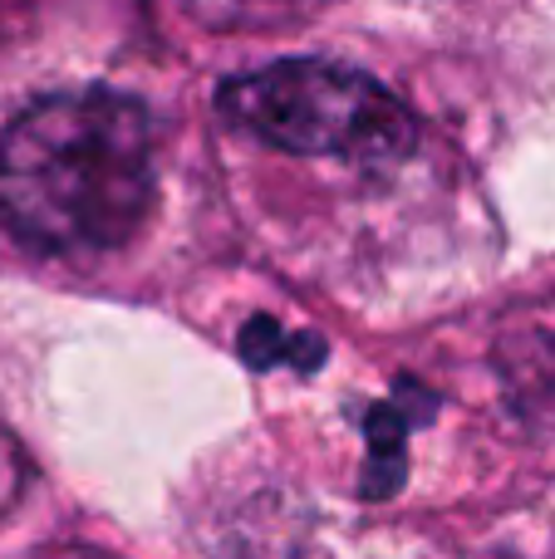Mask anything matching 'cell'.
Here are the masks:
<instances>
[{
    "label": "cell",
    "mask_w": 555,
    "mask_h": 559,
    "mask_svg": "<svg viewBox=\"0 0 555 559\" xmlns=\"http://www.w3.org/2000/svg\"><path fill=\"white\" fill-rule=\"evenodd\" d=\"M241 348H246V358H251L256 368H271V358H285L291 348H300L310 364H320V354H324V344H315V338H285V334H275L271 319H256V324L246 329Z\"/></svg>",
    "instance_id": "obj_3"
},
{
    "label": "cell",
    "mask_w": 555,
    "mask_h": 559,
    "mask_svg": "<svg viewBox=\"0 0 555 559\" xmlns=\"http://www.w3.org/2000/svg\"><path fill=\"white\" fill-rule=\"evenodd\" d=\"M222 114L291 157L393 167L418 147V118L379 79L324 59H281L226 79Z\"/></svg>",
    "instance_id": "obj_2"
},
{
    "label": "cell",
    "mask_w": 555,
    "mask_h": 559,
    "mask_svg": "<svg viewBox=\"0 0 555 559\" xmlns=\"http://www.w3.org/2000/svg\"><path fill=\"white\" fill-rule=\"evenodd\" d=\"M153 197V118L128 94L39 98L0 138V226L29 251H118Z\"/></svg>",
    "instance_id": "obj_1"
}]
</instances>
